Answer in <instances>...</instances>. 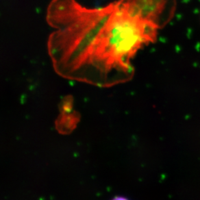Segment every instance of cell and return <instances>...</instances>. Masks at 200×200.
I'll return each instance as SVG.
<instances>
[{
    "instance_id": "6da1fadb",
    "label": "cell",
    "mask_w": 200,
    "mask_h": 200,
    "mask_svg": "<svg viewBox=\"0 0 200 200\" xmlns=\"http://www.w3.org/2000/svg\"><path fill=\"white\" fill-rule=\"evenodd\" d=\"M47 20L55 31L47 48L61 77L109 87L132 79L131 59L155 42L161 25L138 0L87 9L74 0H53Z\"/></svg>"
},
{
    "instance_id": "7a4b0ae2",
    "label": "cell",
    "mask_w": 200,
    "mask_h": 200,
    "mask_svg": "<svg viewBox=\"0 0 200 200\" xmlns=\"http://www.w3.org/2000/svg\"><path fill=\"white\" fill-rule=\"evenodd\" d=\"M113 200H128V199L123 197H115V198L113 199Z\"/></svg>"
}]
</instances>
